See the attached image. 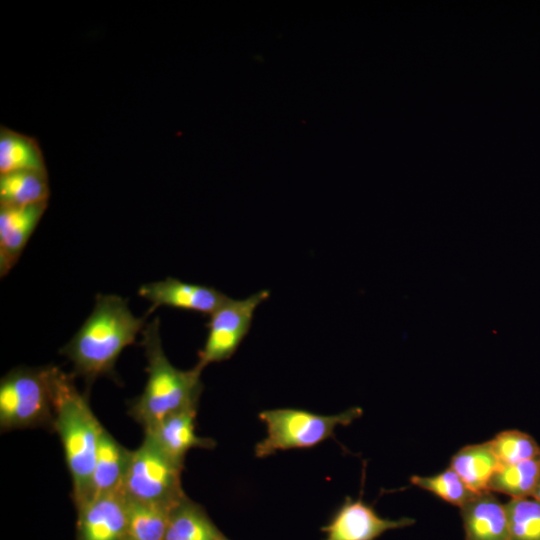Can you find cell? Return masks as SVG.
<instances>
[{
  "label": "cell",
  "mask_w": 540,
  "mask_h": 540,
  "mask_svg": "<svg viewBox=\"0 0 540 540\" xmlns=\"http://www.w3.org/2000/svg\"><path fill=\"white\" fill-rule=\"evenodd\" d=\"M145 325V317H136L124 298L98 294L91 314L60 352L88 381L111 376L119 355Z\"/></svg>",
  "instance_id": "obj_1"
},
{
  "label": "cell",
  "mask_w": 540,
  "mask_h": 540,
  "mask_svg": "<svg viewBox=\"0 0 540 540\" xmlns=\"http://www.w3.org/2000/svg\"><path fill=\"white\" fill-rule=\"evenodd\" d=\"M53 426L59 435L72 480L76 507L87 498L97 447L104 427L92 412L73 377L56 366H47Z\"/></svg>",
  "instance_id": "obj_2"
},
{
  "label": "cell",
  "mask_w": 540,
  "mask_h": 540,
  "mask_svg": "<svg viewBox=\"0 0 540 540\" xmlns=\"http://www.w3.org/2000/svg\"><path fill=\"white\" fill-rule=\"evenodd\" d=\"M159 327V319L154 318L142 331L147 381L129 411L144 429L173 413L198 407L203 390L201 368L195 365L190 370H181L170 363L162 347Z\"/></svg>",
  "instance_id": "obj_3"
},
{
  "label": "cell",
  "mask_w": 540,
  "mask_h": 540,
  "mask_svg": "<svg viewBox=\"0 0 540 540\" xmlns=\"http://www.w3.org/2000/svg\"><path fill=\"white\" fill-rule=\"evenodd\" d=\"M352 407L334 415H321L294 408H278L259 413L265 424L266 436L254 448L258 458L280 451L313 448L334 435L338 426H348L362 415Z\"/></svg>",
  "instance_id": "obj_4"
},
{
  "label": "cell",
  "mask_w": 540,
  "mask_h": 540,
  "mask_svg": "<svg viewBox=\"0 0 540 540\" xmlns=\"http://www.w3.org/2000/svg\"><path fill=\"white\" fill-rule=\"evenodd\" d=\"M52 426L47 367H16L5 374L0 382L1 431Z\"/></svg>",
  "instance_id": "obj_5"
},
{
  "label": "cell",
  "mask_w": 540,
  "mask_h": 540,
  "mask_svg": "<svg viewBox=\"0 0 540 540\" xmlns=\"http://www.w3.org/2000/svg\"><path fill=\"white\" fill-rule=\"evenodd\" d=\"M182 469L183 465L144 437L141 445L131 451L122 490L131 500L176 504L186 497L181 484Z\"/></svg>",
  "instance_id": "obj_6"
},
{
  "label": "cell",
  "mask_w": 540,
  "mask_h": 540,
  "mask_svg": "<svg viewBox=\"0 0 540 540\" xmlns=\"http://www.w3.org/2000/svg\"><path fill=\"white\" fill-rule=\"evenodd\" d=\"M270 296L260 290L244 299L228 297L211 315L197 366L202 370L211 363L222 362L233 356L247 336L256 309Z\"/></svg>",
  "instance_id": "obj_7"
},
{
  "label": "cell",
  "mask_w": 540,
  "mask_h": 540,
  "mask_svg": "<svg viewBox=\"0 0 540 540\" xmlns=\"http://www.w3.org/2000/svg\"><path fill=\"white\" fill-rule=\"evenodd\" d=\"M412 518L391 520L380 517L361 499H345L330 522L321 528L324 540H375L388 530L414 524Z\"/></svg>",
  "instance_id": "obj_8"
},
{
  "label": "cell",
  "mask_w": 540,
  "mask_h": 540,
  "mask_svg": "<svg viewBox=\"0 0 540 540\" xmlns=\"http://www.w3.org/2000/svg\"><path fill=\"white\" fill-rule=\"evenodd\" d=\"M138 295L151 303V311L167 306L211 315L228 298L214 287L184 282L168 277L143 284Z\"/></svg>",
  "instance_id": "obj_9"
},
{
  "label": "cell",
  "mask_w": 540,
  "mask_h": 540,
  "mask_svg": "<svg viewBox=\"0 0 540 540\" xmlns=\"http://www.w3.org/2000/svg\"><path fill=\"white\" fill-rule=\"evenodd\" d=\"M77 511L78 540H125L127 497L122 489L89 499Z\"/></svg>",
  "instance_id": "obj_10"
},
{
  "label": "cell",
  "mask_w": 540,
  "mask_h": 540,
  "mask_svg": "<svg viewBox=\"0 0 540 540\" xmlns=\"http://www.w3.org/2000/svg\"><path fill=\"white\" fill-rule=\"evenodd\" d=\"M197 409L198 407L188 408L163 418L144 429L145 437L172 460L183 465L189 450L215 447L213 439L200 437L196 434Z\"/></svg>",
  "instance_id": "obj_11"
},
{
  "label": "cell",
  "mask_w": 540,
  "mask_h": 540,
  "mask_svg": "<svg viewBox=\"0 0 540 540\" xmlns=\"http://www.w3.org/2000/svg\"><path fill=\"white\" fill-rule=\"evenodd\" d=\"M47 205L48 202L23 207L0 206L1 277L17 263Z\"/></svg>",
  "instance_id": "obj_12"
},
{
  "label": "cell",
  "mask_w": 540,
  "mask_h": 540,
  "mask_svg": "<svg viewBox=\"0 0 540 540\" xmlns=\"http://www.w3.org/2000/svg\"><path fill=\"white\" fill-rule=\"evenodd\" d=\"M460 509L465 540H510L506 507L491 491L478 494Z\"/></svg>",
  "instance_id": "obj_13"
},
{
  "label": "cell",
  "mask_w": 540,
  "mask_h": 540,
  "mask_svg": "<svg viewBox=\"0 0 540 540\" xmlns=\"http://www.w3.org/2000/svg\"><path fill=\"white\" fill-rule=\"evenodd\" d=\"M130 455L131 451L122 446L104 428L99 439L89 491L85 501L122 489Z\"/></svg>",
  "instance_id": "obj_14"
},
{
  "label": "cell",
  "mask_w": 540,
  "mask_h": 540,
  "mask_svg": "<svg viewBox=\"0 0 540 540\" xmlns=\"http://www.w3.org/2000/svg\"><path fill=\"white\" fill-rule=\"evenodd\" d=\"M500 465L488 441L460 449L452 457L450 468L459 475L469 489L480 494L489 491L488 483Z\"/></svg>",
  "instance_id": "obj_15"
},
{
  "label": "cell",
  "mask_w": 540,
  "mask_h": 540,
  "mask_svg": "<svg viewBox=\"0 0 540 540\" xmlns=\"http://www.w3.org/2000/svg\"><path fill=\"white\" fill-rule=\"evenodd\" d=\"M47 171L19 170L0 175V206L23 207L48 202Z\"/></svg>",
  "instance_id": "obj_16"
},
{
  "label": "cell",
  "mask_w": 540,
  "mask_h": 540,
  "mask_svg": "<svg viewBox=\"0 0 540 540\" xmlns=\"http://www.w3.org/2000/svg\"><path fill=\"white\" fill-rule=\"evenodd\" d=\"M47 171L45 158L36 138L0 127V175L19 171Z\"/></svg>",
  "instance_id": "obj_17"
},
{
  "label": "cell",
  "mask_w": 540,
  "mask_h": 540,
  "mask_svg": "<svg viewBox=\"0 0 540 540\" xmlns=\"http://www.w3.org/2000/svg\"><path fill=\"white\" fill-rule=\"evenodd\" d=\"M164 540H226L204 509L187 496L173 509Z\"/></svg>",
  "instance_id": "obj_18"
},
{
  "label": "cell",
  "mask_w": 540,
  "mask_h": 540,
  "mask_svg": "<svg viewBox=\"0 0 540 540\" xmlns=\"http://www.w3.org/2000/svg\"><path fill=\"white\" fill-rule=\"evenodd\" d=\"M178 503H148L127 498L125 540H164L171 513Z\"/></svg>",
  "instance_id": "obj_19"
},
{
  "label": "cell",
  "mask_w": 540,
  "mask_h": 540,
  "mask_svg": "<svg viewBox=\"0 0 540 540\" xmlns=\"http://www.w3.org/2000/svg\"><path fill=\"white\" fill-rule=\"evenodd\" d=\"M540 474V456L514 464L500 465L494 472L488 490L511 498L531 497Z\"/></svg>",
  "instance_id": "obj_20"
},
{
  "label": "cell",
  "mask_w": 540,
  "mask_h": 540,
  "mask_svg": "<svg viewBox=\"0 0 540 540\" xmlns=\"http://www.w3.org/2000/svg\"><path fill=\"white\" fill-rule=\"evenodd\" d=\"M510 540H540V502L533 497L511 498L505 504Z\"/></svg>",
  "instance_id": "obj_21"
},
{
  "label": "cell",
  "mask_w": 540,
  "mask_h": 540,
  "mask_svg": "<svg viewBox=\"0 0 540 540\" xmlns=\"http://www.w3.org/2000/svg\"><path fill=\"white\" fill-rule=\"evenodd\" d=\"M410 480L419 488L430 491L446 502L460 508L478 495L468 488L452 468L429 477L415 475Z\"/></svg>",
  "instance_id": "obj_22"
},
{
  "label": "cell",
  "mask_w": 540,
  "mask_h": 540,
  "mask_svg": "<svg viewBox=\"0 0 540 540\" xmlns=\"http://www.w3.org/2000/svg\"><path fill=\"white\" fill-rule=\"evenodd\" d=\"M501 465L514 464L540 456V446L530 435L507 430L489 441Z\"/></svg>",
  "instance_id": "obj_23"
},
{
  "label": "cell",
  "mask_w": 540,
  "mask_h": 540,
  "mask_svg": "<svg viewBox=\"0 0 540 540\" xmlns=\"http://www.w3.org/2000/svg\"><path fill=\"white\" fill-rule=\"evenodd\" d=\"M531 497H533L534 499H536L537 501L540 502V474L538 476V479H537V482L535 484V487H534V490H533V493H532Z\"/></svg>",
  "instance_id": "obj_24"
},
{
  "label": "cell",
  "mask_w": 540,
  "mask_h": 540,
  "mask_svg": "<svg viewBox=\"0 0 540 540\" xmlns=\"http://www.w3.org/2000/svg\"><path fill=\"white\" fill-rule=\"evenodd\" d=\"M226 540H228V539H226Z\"/></svg>",
  "instance_id": "obj_25"
}]
</instances>
